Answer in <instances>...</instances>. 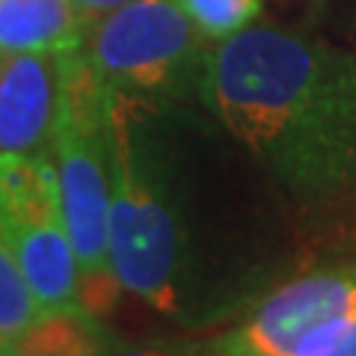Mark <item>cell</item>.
<instances>
[{
    "label": "cell",
    "instance_id": "obj_15",
    "mask_svg": "<svg viewBox=\"0 0 356 356\" xmlns=\"http://www.w3.org/2000/svg\"><path fill=\"white\" fill-rule=\"evenodd\" d=\"M110 356H178V353L158 348V344H149V348H113Z\"/></svg>",
    "mask_w": 356,
    "mask_h": 356
},
{
    "label": "cell",
    "instance_id": "obj_8",
    "mask_svg": "<svg viewBox=\"0 0 356 356\" xmlns=\"http://www.w3.org/2000/svg\"><path fill=\"white\" fill-rule=\"evenodd\" d=\"M72 0H0V57L9 54H72L89 39Z\"/></svg>",
    "mask_w": 356,
    "mask_h": 356
},
{
    "label": "cell",
    "instance_id": "obj_12",
    "mask_svg": "<svg viewBox=\"0 0 356 356\" xmlns=\"http://www.w3.org/2000/svg\"><path fill=\"white\" fill-rule=\"evenodd\" d=\"M205 39L226 42L250 30L261 15V0H175Z\"/></svg>",
    "mask_w": 356,
    "mask_h": 356
},
{
    "label": "cell",
    "instance_id": "obj_10",
    "mask_svg": "<svg viewBox=\"0 0 356 356\" xmlns=\"http://www.w3.org/2000/svg\"><path fill=\"white\" fill-rule=\"evenodd\" d=\"M18 356H110V330L86 306L42 312L15 344Z\"/></svg>",
    "mask_w": 356,
    "mask_h": 356
},
{
    "label": "cell",
    "instance_id": "obj_9",
    "mask_svg": "<svg viewBox=\"0 0 356 356\" xmlns=\"http://www.w3.org/2000/svg\"><path fill=\"white\" fill-rule=\"evenodd\" d=\"M63 217L51 152H0V226Z\"/></svg>",
    "mask_w": 356,
    "mask_h": 356
},
{
    "label": "cell",
    "instance_id": "obj_14",
    "mask_svg": "<svg viewBox=\"0 0 356 356\" xmlns=\"http://www.w3.org/2000/svg\"><path fill=\"white\" fill-rule=\"evenodd\" d=\"M72 3L77 6V13L83 15L86 24L95 27L104 15H110V13H113V9H119V6H125L128 0H72Z\"/></svg>",
    "mask_w": 356,
    "mask_h": 356
},
{
    "label": "cell",
    "instance_id": "obj_13",
    "mask_svg": "<svg viewBox=\"0 0 356 356\" xmlns=\"http://www.w3.org/2000/svg\"><path fill=\"white\" fill-rule=\"evenodd\" d=\"M297 356H356V315L312 339Z\"/></svg>",
    "mask_w": 356,
    "mask_h": 356
},
{
    "label": "cell",
    "instance_id": "obj_3",
    "mask_svg": "<svg viewBox=\"0 0 356 356\" xmlns=\"http://www.w3.org/2000/svg\"><path fill=\"white\" fill-rule=\"evenodd\" d=\"M110 264L116 282L154 312L181 306V235L163 184L143 161L134 137V98L110 92Z\"/></svg>",
    "mask_w": 356,
    "mask_h": 356
},
{
    "label": "cell",
    "instance_id": "obj_11",
    "mask_svg": "<svg viewBox=\"0 0 356 356\" xmlns=\"http://www.w3.org/2000/svg\"><path fill=\"white\" fill-rule=\"evenodd\" d=\"M42 315L18 264L13 243L0 229V344H15Z\"/></svg>",
    "mask_w": 356,
    "mask_h": 356
},
{
    "label": "cell",
    "instance_id": "obj_16",
    "mask_svg": "<svg viewBox=\"0 0 356 356\" xmlns=\"http://www.w3.org/2000/svg\"><path fill=\"white\" fill-rule=\"evenodd\" d=\"M0 356H18L13 344H0Z\"/></svg>",
    "mask_w": 356,
    "mask_h": 356
},
{
    "label": "cell",
    "instance_id": "obj_7",
    "mask_svg": "<svg viewBox=\"0 0 356 356\" xmlns=\"http://www.w3.org/2000/svg\"><path fill=\"white\" fill-rule=\"evenodd\" d=\"M13 243L39 312L83 306V280L65 217H44L18 226H0Z\"/></svg>",
    "mask_w": 356,
    "mask_h": 356
},
{
    "label": "cell",
    "instance_id": "obj_2",
    "mask_svg": "<svg viewBox=\"0 0 356 356\" xmlns=\"http://www.w3.org/2000/svg\"><path fill=\"white\" fill-rule=\"evenodd\" d=\"M83 48L65 54L60 113L48 152L60 178L65 229L81 261L83 306L102 315L113 303L110 294L122 288L110 264V92L95 81Z\"/></svg>",
    "mask_w": 356,
    "mask_h": 356
},
{
    "label": "cell",
    "instance_id": "obj_1",
    "mask_svg": "<svg viewBox=\"0 0 356 356\" xmlns=\"http://www.w3.org/2000/svg\"><path fill=\"white\" fill-rule=\"evenodd\" d=\"M199 86L300 226L321 238H356L353 54L297 30L250 27L217 42Z\"/></svg>",
    "mask_w": 356,
    "mask_h": 356
},
{
    "label": "cell",
    "instance_id": "obj_4",
    "mask_svg": "<svg viewBox=\"0 0 356 356\" xmlns=\"http://www.w3.org/2000/svg\"><path fill=\"white\" fill-rule=\"evenodd\" d=\"M205 36L175 0H128L89 30L86 60L107 92L175 95L199 77Z\"/></svg>",
    "mask_w": 356,
    "mask_h": 356
},
{
    "label": "cell",
    "instance_id": "obj_6",
    "mask_svg": "<svg viewBox=\"0 0 356 356\" xmlns=\"http://www.w3.org/2000/svg\"><path fill=\"white\" fill-rule=\"evenodd\" d=\"M65 54L0 57V152H48L60 113Z\"/></svg>",
    "mask_w": 356,
    "mask_h": 356
},
{
    "label": "cell",
    "instance_id": "obj_5",
    "mask_svg": "<svg viewBox=\"0 0 356 356\" xmlns=\"http://www.w3.org/2000/svg\"><path fill=\"white\" fill-rule=\"evenodd\" d=\"M350 315H356V259L280 285L211 348V356H297Z\"/></svg>",
    "mask_w": 356,
    "mask_h": 356
}]
</instances>
